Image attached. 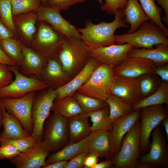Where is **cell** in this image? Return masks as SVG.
Returning a JSON list of instances; mask_svg holds the SVG:
<instances>
[{"label": "cell", "mask_w": 168, "mask_h": 168, "mask_svg": "<svg viewBox=\"0 0 168 168\" xmlns=\"http://www.w3.org/2000/svg\"><path fill=\"white\" fill-rule=\"evenodd\" d=\"M47 6L60 10H67L76 4L84 2L85 0H47Z\"/></svg>", "instance_id": "obj_40"}, {"label": "cell", "mask_w": 168, "mask_h": 168, "mask_svg": "<svg viewBox=\"0 0 168 168\" xmlns=\"http://www.w3.org/2000/svg\"><path fill=\"white\" fill-rule=\"evenodd\" d=\"M88 138V136L79 141L69 143L61 150L49 155L45 161L46 164L59 161H67L79 153L89 152Z\"/></svg>", "instance_id": "obj_27"}, {"label": "cell", "mask_w": 168, "mask_h": 168, "mask_svg": "<svg viewBox=\"0 0 168 168\" xmlns=\"http://www.w3.org/2000/svg\"><path fill=\"white\" fill-rule=\"evenodd\" d=\"M149 21L144 22L132 33L115 35L116 44L128 43L134 48L146 49L152 48L154 46L160 44H168V35L164 30Z\"/></svg>", "instance_id": "obj_2"}, {"label": "cell", "mask_w": 168, "mask_h": 168, "mask_svg": "<svg viewBox=\"0 0 168 168\" xmlns=\"http://www.w3.org/2000/svg\"><path fill=\"white\" fill-rule=\"evenodd\" d=\"M1 105L3 112L2 126L3 130L0 133V137L14 139L29 137L31 135L24 128L17 118L8 113Z\"/></svg>", "instance_id": "obj_28"}, {"label": "cell", "mask_w": 168, "mask_h": 168, "mask_svg": "<svg viewBox=\"0 0 168 168\" xmlns=\"http://www.w3.org/2000/svg\"><path fill=\"white\" fill-rule=\"evenodd\" d=\"M154 72L159 76L163 81L168 82V63L156 67Z\"/></svg>", "instance_id": "obj_45"}, {"label": "cell", "mask_w": 168, "mask_h": 168, "mask_svg": "<svg viewBox=\"0 0 168 168\" xmlns=\"http://www.w3.org/2000/svg\"><path fill=\"white\" fill-rule=\"evenodd\" d=\"M88 119L89 117L84 112L68 119L70 143L80 141L88 136L91 132Z\"/></svg>", "instance_id": "obj_25"}, {"label": "cell", "mask_w": 168, "mask_h": 168, "mask_svg": "<svg viewBox=\"0 0 168 168\" xmlns=\"http://www.w3.org/2000/svg\"><path fill=\"white\" fill-rule=\"evenodd\" d=\"M50 152L39 141L26 151L10 160L17 168H43Z\"/></svg>", "instance_id": "obj_16"}, {"label": "cell", "mask_w": 168, "mask_h": 168, "mask_svg": "<svg viewBox=\"0 0 168 168\" xmlns=\"http://www.w3.org/2000/svg\"><path fill=\"white\" fill-rule=\"evenodd\" d=\"M42 2L44 4V6H47V0H41Z\"/></svg>", "instance_id": "obj_54"}, {"label": "cell", "mask_w": 168, "mask_h": 168, "mask_svg": "<svg viewBox=\"0 0 168 168\" xmlns=\"http://www.w3.org/2000/svg\"><path fill=\"white\" fill-rule=\"evenodd\" d=\"M99 157L98 155L95 153L89 152L85 159L84 167L92 168L97 163Z\"/></svg>", "instance_id": "obj_46"}, {"label": "cell", "mask_w": 168, "mask_h": 168, "mask_svg": "<svg viewBox=\"0 0 168 168\" xmlns=\"http://www.w3.org/2000/svg\"><path fill=\"white\" fill-rule=\"evenodd\" d=\"M0 63L3 64L8 66L16 65L15 63L6 55L0 47Z\"/></svg>", "instance_id": "obj_48"}, {"label": "cell", "mask_w": 168, "mask_h": 168, "mask_svg": "<svg viewBox=\"0 0 168 168\" xmlns=\"http://www.w3.org/2000/svg\"><path fill=\"white\" fill-rule=\"evenodd\" d=\"M128 0H105V3L101 6L103 11L111 15H115L119 10H123L125 7Z\"/></svg>", "instance_id": "obj_39"}, {"label": "cell", "mask_w": 168, "mask_h": 168, "mask_svg": "<svg viewBox=\"0 0 168 168\" xmlns=\"http://www.w3.org/2000/svg\"><path fill=\"white\" fill-rule=\"evenodd\" d=\"M56 96L55 89L49 87L35 99L31 112L33 127L31 135L39 141H43L44 123L49 116Z\"/></svg>", "instance_id": "obj_10"}, {"label": "cell", "mask_w": 168, "mask_h": 168, "mask_svg": "<svg viewBox=\"0 0 168 168\" xmlns=\"http://www.w3.org/2000/svg\"><path fill=\"white\" fill-rule=\"evenodd\" d=\"M168 103V82L163 81L156 91L142 99L133 107V110L146 107Z\"/></svg>", "instance_id": "obj_30"}, {"label": "cell", "mask_w": 168, "mask_h": 168, "mask_svg": "<svg viewBox=\"0 0 168 168\" xmlns=\"http://www.w3.org/2000/svg\"><path fill=\"white\" fill-rule=\"evenodd\" d=\"M163 9L165 16L161 17L162 20L168 26V0H155Z\"/></svg>", "instance_id": "obj_49"}, {"label": "cell", "mask_w": 168, "mask_h": 168, "mask_svg": "<svg viewBox=\"0 0 168 168\" xmlns=\"http://www.w3.org/2000/svg\"><path fill=\"white\" fill-rule=\"evenodd\" d=\"M36 94V91H32L19 98L0 99V104L8 113L17 118L25 130L31 135L33 127L32 109Z\"/></svg>", "instance_id": "obj_9"}, {"label": "cell", "mask_w": 168, "mask_h": 168, "mask_svg": "<svg viewBox=\"0 0 168 168\" xmlns=\"http://www.w3.org/2000/svg\"><path fill=\"white\" fill-rule=\"evenodd\" d=\"M65 37L48 23L42 21L30 44L32 49L48 58L58 57Z\"/></svg>", "instance_id": "obj_6"}, {"label": "cell", "mask_w": 168, "mask_h": 168, "mask_svg": "<svg viewBox=\"0 0 168 168\" xmlns=\"http://www.w3.org/2000/svg\"><path fill=\"white\" fill-rule=\"evenodd\" d=\"M84 113L90 118L92 122V125L90 126L91 132L98 130L109 132L111 129L112 123L110 119L109 108L107 106L101 109Z\"/></svg>", "instance_id": "obj_32"}, {"label": "cell", "mask_w": 168, "mask_h": 168, "mask_svg": "<svg viewBox=\"0 0 168 168\" xmlns=\"http://www.w3.org/2000/svg\"><path fill=\"white\" fill-rule=\"evenodd\" d=\"M163 124L166 135L167 139L168 140V118H166L163 120Z\"/></svg>", "instance_id": "obj_52"}, {"label": "cell", "mask_w": 168, "mask_h": 168, "mask_svg": "<svg viewBox=\"0 0 168 168\" xmlns=\"http://www.w3.org/2000/svg\"><path fill=\"white\" fill-rule=\"evenodd\" d=\"M13 16L35 10L41 0H11Z\"/></svg>", "instance_id": "obj_36"}, {"label": "cell", "mask_w": 168, "mask_h": 168, "mask_svg": "<svg viewBox=\"0 0 168 168\" xmlns=\"http://www.w3.org/2000/svg\"><path fill=\"white\" fill-rule=\"evenodd\" d=\"M68 162L67 161L62 160L46 165L42 168H65Z\"/></svg>", "instance_id": "obj_50"}, {"label": "cell", "mask_w": 168, "mask_h": 168, "mask_svg": "<svg viewBox=\"0 0 168 168\" xmlns=\"http://www.w3.org/2000/svg\"><path fill=\"white\" fill-rule=\"evenodd\" d=\"M22 63L20 67L22 74H33L40 78L41 72L48 58L22 43Z\"/></svg>", "instance_id": "obj_21"}, {"label": "cell", "mask_w": 168, "mask_h": 168, "mask_svg": "<svg viewBox=\"0 0 168 168\" xmlns=\"http://www.w3.org/2000/svg\"><path fill=\"white\" fill-rule=\"evenodd\" d=\"M15 76V79L8 85L0 89V99L17 98L32 91L47 88V85L40 79L27 77L19 71V67L8 66Z\"/></svg>", "instance_id": "obj_8"}, {"label": "cell", "mask_w": 168, "mask_h": 168, "mask_svg": "<svg viewBox=\"0 0 168 168\" xmlns=\"http://www.w3.org/2000/svg\"><path fill=\"white\" fill-rule=\"evenodd\" d=\"M35 11L38 20L49 24L66 37L81 38L77 28L63 18L60 10L39 5Z\"/></svg>", "instance_id": "obj_12"}, {"label": "cell", "mask_w": 168, "mask_h": 168, "mask_svg": "<svg viewBox=\"0 0 168 168\" xmlns=\"http://www.w3.org/2000/svg\"><path fill=\"white\" fill-rule=\"evenodd\" d=\"M155 48H133L128 57L140 58L148 59L156 67L168 63V44H160Z\"/></svg>", "instance_id": "obj_23"}, {"label": "cell", "mask_w": 168, "mask_h": 168, "mask_svg": "<svg viewBox=\"0 0 168 168\" xmlns=\"http://www.w3.org/2000/svg\"><path fill=\"white\" fill-rule=\"evenodd\" d=\"M31 135L26 137L14 138H4L0 137V145L3 144H12L16 147L21 152L27 150L38 142Z\"/></svg>", "instance_id": "obj_38"}, {"label": "cell", "mask_w": 168, "mask_h": 168, "mask_svg": "<svg viewBox=\"0 0 168 168\" xmlns=\"http://www.w3.org/2000/svg\"><path fill=\"white\" fill-rule=\"evenodd\" d=\"M12 73L8 66L0 63V89L12 82Z\"/></svg>", "instance_id": "obj_43"}, {"label": "cell", "mask_w": 168, "mask_h": 168, "mask_svg": "<svg viewBox=\"0 0 168 168\" xmlns=\"http://www.w3.org/2000/svg\"><path fill=\"white\" fill-rule=\"evenodd\" d=\"M21 153V152L13 145L9 144L0 145V159L10 160Z\"/></svg>", "instance_id": "obj_42"}, {"label": "cell", "mask_w": 168, "mask_h": 168, "mask_svg": "<svg viewBox=\"0 0 168 168\" xmlns=\"http://www.w3.org/2000/svg\"><path fill=\"white\" fill-rule=\"evenodd\" d=\"M140 130L139 119L124 137L120 148L111 158L116 168H134L140 158Z\"/></svg>", "instance_id": "obj_5"}, {"label": "cell", "mask_w": 168, "mask_h": 168, "mask_svg": "<svg viewBox=\"0 0 168 168\" xmlns=\"http://www.w3.org/2000/svg\"><path fill=\"white\" fill-rule=\"evenodd\" d=\"M3 117V112L2 108L0 105V128L2 126V122Z\"/></svg>", "instance_id": "obj_53"}, {"label": "cell", "mask_w": 168, "mask_h": 168, "mask_svg": "<svg viewBox=\"0 0 168 168\" xmlns=\"http://www.w3.org/2000/svg\"><path fill=\"white\" fill-rule=\"evenodd\" d=\"M83 112L86 113L103 108L108 105L106 101L76 92L72 95Z\"/></svg>", "instance_id": "obj_35"}, {"label": "cell", "mask_w": 168, "mask_h": 168, "mask_svg": "<svg viewBox=\"0 0 168 168\" xmlns=\"http://www.w3.org/2000/svg\"><path fill=\"white\" fill-rule=\"evenodd\" d=\"M113 165L111 160L106 161L99 163H97L92 168H109Z\"/></svg>", "instance_id": "obj_51"}, {"label": "cell", "mask_w": 168, "mask_h": 168, "mask_svg": "<svg viewBox=\"0 0 168 168\" xmlns=\"http://www.w3.org/2000/svg\"><path fill=\"white\" fill-rule=\"evenodd\" d=\"M14 37V35L3 23L0 18V40Z\"/></svg>", "instance_id": "obj_47"}, {"label": "cell", "mask_w": 168, "mask_h": 168, "mask_svg": "<svg viewBox=\"0 0 168 168\" xmlns=\"http://www.w3.org/2000/svg\"><path fill=\"white\" fill-rule=\"evenodd\" d=\"M139 82V78H127L115 75L111 94L121 98L133 107L142 99Z\"/></svg>", "instance_id": "obj_18"}, {"label": "cell", "mask_w": 168, "mask_h": 168, "mask_svg": "<svg viewBox=\"0 0 168 168\" xmlns=\"http://www.w3.org/2000/svg\"><path fill=\"white\" fill-rule=\"evenodd\" d=\"M88 145L89 152L95 153L99 157L111 158L108 131L98 130L92 131L88 135Z\"/></svg>", "instance_id": "obj_24"}, {"label": "cell", "mask_w": 168, "mask_h": 168, "mask_svg": "<svg viewBox=\"0 0 168 168\" xmlns=\"http://www.w3.org/2000/svg\"><path fill=\"white\" fill-rule=\"evenodd\" d=\"M121 15L125 22L130 25L128 33L136 31L143 23L149 21L138 0H128Z\"/></svg>", "instance_id": "obj_22"}, {"label": "cell", "mask_w": 168, "mask_h": 168, "mask_svg": "<svg viewBox=\"0 0 168 168\" xmlns=\"http://www.w3.org/2000/svg\"><path fill=\"white\" fill-rule=\"evenodd\" d=\"M40 78L48 87L56 89L65 85L72 79L64 70L58 57L48 58Z\"/></svg>", "instance_id": "obj_20"}, {"label": "cell", "mask_w": 168, "mask_h": 168, "mask_svg": "<svg viewBox=\"0 0 168 168\" xmlns=\"http://www.w3.org/2000/svg\"><path fill=\"white\" fill-rule=\"evenodd\" d=\"M115 75L114 68L101 63L77 92L106 101L111 94Z\"/></svg>", "instance_id": "obj_4"}, {"label": "cell", "mask_w": 168, "mask_h": 168, "mask_svg": "<svg viewBox=\"0 0 168 168\" xmlns=\"http://www.w3.org/2000/svg\"><path fill=\"white\" fill-rule=\"evenodd\" d=\"M109 108V117L112 123L117 119L131 112L133 106L121 98L111 94L106 100Z\"/></svg>", "instance_id": "obj_31"}, {"label": "cell", "mask_w": 168, "mask_h": 168, "mask_svg": "<svg viewBox=\"0 0 168 168\" xmlns=\"http://www.w3.org/2000/svg\"><path fill=\"white\" fill-rule=\"evenodd\" d=\"M133 46L128 43L114 44L89 50L91 57L102 63L115 68L128 57Z\"/></svg>", "instance_id": "obj_14"}, {"label": "cell", "mask_w": 168, "mask_h": 168, "mask_svg": "<svg viewBox=\"0 0 168 168\" xmlns=\"http://www.w3.org/2000/svg\"><path fill=\"white\" fill-rule=\"evenodd\" d=\"M51 110L68 119L83 113L82 109L72 95L54 100Z\"/></svg>", "instance_id": "obj_29"}, {"label": "cell", "mask_w": 168, "mask_h": 168, "mask_svg": "<svg viewBox=\"0 0 168 168\" xmlns=\"http://www.w3.org/2000/svg\"><path fill=\"white\" fill-rule=\"evenodd\" d=\"M140 116V109L134 110L129 114L117 119L112 123V129L108 132L111 158L114 157L118 152L124 137L139 119Z\"/></svg>", "instance_id": "obj_13"}, {"label": "cell", "mask_w": 168, "mask_h": 168, "mask_svg": "<svg viewBox=\"0 0 168 168\" xmlns=\"http://www.w3.org/2000/svg\"><path fill=\"white\" fill-rule=\"evenodd\" d=\"M168 116L167 110L163 104L148 106L140 109V152L144 153L147 150L151 133Z\"/></svg>", "instance_id": "obj_11"}, {"label": "cell", "mask_w": 168, "mask_h": 168, "mask_svg": "<svg viewBox=\"0 0 168 168\" xmlns=\"http://www.w3.org/2000/svg\"><path fill=\"white\" fill-rule=\"evenodd\" d=\"M0 18L13 34L16 35L17 32L14 23L11 0H0Z\"/></svg>", "instance_id": "obj_37"}, {"label": "cell", "mask_w": 168, "mask_h": 168, "mask_svg": "<svg viewBox=\"0 0 168 168\" xmlns=\"http://www.w3.org/2000/svg\"><path fill=\"white\" fill-rule=\"evenodd\" d=\"M33 11L13 17L14 23L18 32L26 42L30 43L36 32L35 24L37 19L36 13Z\"/></svg>", "instance_id": "obj_26"}, {"label": "cell", "mask_w": 168, "mask_h": 168, "mask_svg": "<svg viewBox=\"0 0 168 168\" xmlns=\"http://www.w3.org/2000/svg\"><path fill=\"white\" fill-rule=\"evenodd\" d=\"M89 152L79 153L70 159L65 168H81L84 166L85 158Z\"/></svg>", "instance_id": "obj_44"}, {"label": "cell", "mask_w": 168, "mask_h": 168, "mask_svg": "<svg viewBox=\"0 0 168 168\" xmlns=\"http://www.w3.org/2000/svg\"><path fill=\"white\" fill-rule=\"evenodd\" d=\"M152 141L150 150L143 155L138 162L149 164L153 168L168 166L167 145L159 126L152 131Z\"/></svg>", "instance_id": "obj_15"}, {"label": "cell", "mask_w": 168, "mask_h": 168, "mask_svg": "<svg viewBox=\"0 0 168 168\" xmlns=\"http://www.w3.org/2000/svg\"><path fill=\"white\" fill-rule=\"evenodd\" d=\"M90 57L89 49L81 38L65 37L58 58L72 78L84 67Z\"/></svg>", "instance_id": "obj_3"}, {"label": "cell", "mask_w": 168, "mask_h": 168, "mask_svg": "<svg viewBox=\"0 0 168 168\" xmlns=\"http://www.w3.org/2000/svg\"><path fill=\"white\" fill-rule=\"evenodd\" d=\"M139 1L149 21L160 27L168 36V30L162 21L161 8L156 4L155 0H139Z\"/></svg>", "instance_id": "obj_34"}, {"label": "cell", "mask_w": 168, "mask_h": 168, "mask_svg": "<svg viewBox=\"0 0 168 168\" xmlns=\"http://www.w3.org/2000/svg\"><path fill=\"white\" fill-rule=\"evenodd\" d=\"M22 43L15 37L0 40V47L6 55L20 67L22 63Z\"/></svg>", "instance_id": "obj_33"}, {"label": "cell", "mask_w": 168, "mask_h": 168, "mask_svg": "<svg viewBox=\"0 0 168 168\" xmlns=\"http://www.w3.org/2000/svg\"><path fill=\"white\" fill-rule=\"evenodd\" d=\"M101 63L90 57L82 70L69 82L55 89L56 96L54 100L72 95L88 80L95 69Z\"/></svg>", "instance_id": "obj_19"}, {"label": "cell", "mask_w": 168, "mask_h": 168, "mask_svg": "<svg viewBox=\"0 0 168 168\" xmlns=\"http://www.w3.org/2000/svg\"><path fill=\"white\" fill-rule=\"evenodd\" d=\"M150 75H146L139 78V88L142 99L143 97L149 95L154 87V81Z\"/></svg>", "instance_id": "obj_41"}, {"label": "cell", "mask_w": 168, "mask_h": 168, "mask_svg": "<svg viewBox=\"0 0 168 168\" xmlns=\"http://www.w3.org/2000/svg\"><path fill=\"white\" fill-rule=\"evenodd\" d=\"M156 66L150 61L143 58L127 57L114 68L115 74L124 77L138 78L154 73Z\"/></svg>", "instance_id": "obj_17"}, {"label": "cell", "mask_w": 168, "mask_h": 168, "mask_svg": "<svg viewBox=\"0 0 168 168\" xmlns=\"http://www.w3.org/2000/svg\"><path fill=\"white\" fill-rule=\"evenodd\" d=\"M121 10H118L111 22H102L94 24L86 20L83 28H77L80 38L89 50L116 44L114 32L118 29L127 28L128 26L122 19Z\"/></svg>", "instance_id": "obj_1"}, {"label": "cell", "mask_w": 168, "mask_h": 168, "mask_svg": "<svg viewBox=\"0 0 168 168\" xmlns=\"http://www.w3.org/2000/svg\"><path fill=\"white\" fill-rule=\"evenodd\" d=\"M68 119L54 113L46 122L43 132L42 143L50 152L59 150L68 140Z\"/></svg>", "instance_id": "obj_7"}]
</instances>
